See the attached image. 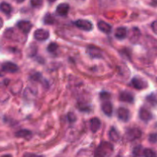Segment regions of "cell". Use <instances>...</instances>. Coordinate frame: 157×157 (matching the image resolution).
<instances>
[{
	"label": "cell",
	"instance_id": "19",
	"mask_svg": "<svg viewBox=\"0 0 157 157\" xmlns=\"http://www.w3.org/2000/svg\"><path fill=\"white\" fill-rule=\"evenodd\" d=\"M109 136H110V140L113 142H117L120 140V134L117 131L116 129L114 127H112L110 130V133H109Z\"/></svg>",
	"mask_w": 157,
	"mask_h": 157
},
{
	"label": "cell",
	"instance_id": "28",
	"mask_svg": "<svg viewBox=\"0 0 157 157\" xmlns=\"http://www.w3.org/2000/svg\"><path fill=\"white\" fill-rule=\"evenodd\" d=\"M149 140L152 144H154V143L157 142V134L156 133H152L149 136Z\"/></svg>",
	"mask_w": 157,
	"mask_h": 157
},
{
	"label": "cell",
	"instance_id": "29",
	"mask_svg": "<svg viewBox=\"0 0 157 157\" xmlns=\"http://www.w3.org/2000/svg\"><path fill=\"white\" fill-rule=\"evenodd\" d=\"M110 98V94H108L107 92H102L101 94V98L102 100H107L109 99Z\"/></svg>",
	"mask_w": 157,
	"mask_h": 157
},
{
	"label": "cell",
	"instance_id": "5",
	"mask_svg": "<svg viewBox=\"0 0 157 157\" xmlns=\"http://www.w3.org/2000/svg\"><path fill=\"white\" fill-rule=\"evenodd\" d=\"M87 55H90L92 58H103V52L95 46H89L87 48Z\"/></svg>",
	"mask_w": 157,
	"mask_h": 157
},
{
	"label": "cell",
	"instance_id": "26",
	"mask_svg": "<svg viewBox=\"0 0 157 157\" xmlns=\"http://www.w3.org/2000/svg\"><path fill=\"white\" fill-rule=\"evenodd\" d=\"M30 2H31V5H32L33 7L38 8V7H40V6L42 5L43 0H31Z\"/></svg>",
	"mask_w": 157,
	"mask_h": 157
},
{
	"label": "cell",
	"instance_id": "31",
	"mask_svg": "<svg viewBox=\"0 0 157 157\" xmlns=\"http://www.w3.org/2000/svg\"><path fill=\"white\" fill-rule=\"evenodd\" d=\"M31 78H32V80H34V81H39V79L41 78V75L38 73L35 74V75H32V76L31 77Z\"/></svg>",
	"mask_w": 157,
	"mask_h": 157
},
{
	"label": "cell",
	"instance_id": "27",
	"mask_svg": "<svg viewBox=\"0 0 157 157\" xmlns=\"http://www.w3.org/2000/svg\"><path fill=\"white\" fill-rule=\"evenodd\" d=\"M67 120H68L70 123H74L76 121L77 117L76 116H75V113H68V114H67Z\"/></svg>",
	"mask_w": 157,
	"mask_h": 157
},
{
	"label": "cell",
	"instance_id": "3",
	"mask_svg": "<svg viewBox=\"0 0 157 157\" xmlns=\"http://www.w3.org/2000/svg\"><path fill=\"white\" fill-rule=\"evenodd\" d=\"M75 25L78 28V29H81L84 31H90L93 29V25L88 20L85 19H78L75 22Z\"/></svg>",
	"mask_w": 157,
	"mask_h": 157
},
{
	"label": "cell",
	"instance_id": "18",
	"mask_svg": "<svg viewBox=\"0 0 157 157\" xmlns=\"http://www.w3.org/2000/svg\"><path fill=\"white\" fill-rule=\"evenodd\" d=\"M15 136L19 138H25V139L29 140L32 137V132L28 130H18L15 133Z\"/></svg>",
	"mask_w": 157,
	"mask_h": 157
},
{
	"label": "cell",
	"instance_id": "4",
	"mask_svg": "<svg viewBox=\"0 0 157 157\" xmlns=\"http://www.w3.org/2000/svg\"><path fill=\"white\" fill-rule=\"evenodd\" d=\"M141 136H142V132L138 128L130 129L129 130H127V133H126L127 139L130 141L139 139L141 137Z\"/></svg>",
	"mask_w": 157,
	"mask_h": 157
},
{
	"label": "cell",
	"instance_id": "9",
	"mask_svg": "<svg viewBox=\"0 0 157 157\" xmlns=\"http://www.w3.org/2000/svg\"><path fill=\"white\" fill-rule=\"evenodd\" d=\"M18 25V29H19L21 32H22L24 34H28L30 32L31 29L32 27V24L29 21H19L17 24Z\"/></svg>",
	"mask_w": 157,
	"mask_h": 157
},
{
	"label": "cell",
	"instance_id": "32",
	"mask_svg": "<svg viewBox=\"0 0 157 157\" xmlns=\"http://www.w3.org/2000/svg\"><path fill=\"white\" fill-rule=\"evenodd\" d=\"M15 1L16 2H18V3H21V2H23L25 0H15Z\"/></svg>",
	"mask_w": 157,
	"mask_h": 157
},
{
	"label": "cell",
	"instance_id": "22",
	"mask_svg": "<svg viewBox=\"0 0 157 157\" xmlns=\"http://www.w3.org/2000/svg\"><path fill=\"white\" fill-rule=\"evenodd\" d=\"M147 99L152 105H156V104H157V94H150Z\"/></svg>",
	"mask_w": 157,
	"mask_h": 157
},
{
	"label": "cell",
	"instance_id": "10",
	"mask_svg": "<svg viewBox=\"0 0 157 157\" xmlns=\"http://www.w3.org/2000/svg\"><path fill=\"white\" fill-rule=\"evenodd\" d=\"M69 9H70V6L67 3H61L57 6L56 12L61 16H65L68 14Z\"/></svg>",
	"mask_w": 157,
	"mask_h": 157
},
{
	"label": "cell",
	"instance_id": "21",
	"mask_svg": "<svg viewBox=\"0 0 157 157\" xmlns=\"http://www.w3.org/2000/svg\"><path fill=\"white\" fill-rule=\"evenodd\" d=\"M55 22V19L53 15L50 13L46 14L44 17V23L45 25H53Z\"/></svg>",
	"mask_w": 157,
	"mask_h": 157
},
{
	"label": "cell",
	"instance_id": "25",
	"mask_svg": "<svg viewBox=\"0 0 157 157\" xmlns=\"http://www.w3.org/2000/svg\"><path fill=\"white\" fill-rule=\"evenodd\" d=\"M142 151H143V147H141V146H137V147H136L134 149H133V155H135V156H141V155L144 156V154L142 153Z\"/></svg>",
	"mask_w": 157,
	"mask_h": 157
},
{
	"label": "cell",
	"instance_id": "33",
	"mask_svg": "<svg viewBox=\"0 0 157 157\" xmlns=\"http://www.w3.org/2000/svg\"><path fill=\"white\" fill-rule=\"evenodd\" d=\"M49 2H55V1H56V0H48Z\"/></svg>",
	"mask_w": 157,
	"mask_h": 157
},
{
	"label": "cell",
	"instance_id": "6",
	"mask_svg": "<svg viewBox=\"0 0 157 157\" xmlns=\"http://www.w3.org/2000/svg\"><path fill=\"white\" fill-rule=\"evenodd\" d=\"M34 38L37 41H45V40H47L49 38V32L42 29H38V30H36L34 32Z\"/></svg>",
	"mask_w": 157,
	"mask_h": 157
},
{
	"label": "cell",
	"instance_id": "17",
	"mask_svg": "<svg viewBox=\"0 0 157 157\" xmlns=\"http://www.w3.org/2000/svg\"><path fill=\"white\" fill-rule=\"evenodd\" d=\"M127 35V30L124 27H119L117 29L116 32H115V36L117 38L120 40L124 39Z\"/></svg>",
	"mask_w": 157,
	"mask_h": 157
},
{
	"label": "cell",
	"instance_id": "8",
	"mask_svg": "<svg viewBox=\"0 0 157 157\" xmlns=\"http://www.w3.org/2000/svg\"><path fill=\"white\" fill-rule=\"evenodd\" d=\"M18 67L15 64L9 61H6L2 64V71L8 73H15L18 71Z\"/></svg>",
	"mask_w": 157,
	"mask_h": 157
},
{
	"label": "cell",
	"instance_id": "23",
	"mask_svg": "<svg viewBox=\"0 0 157 157\" xmlns=\"http://www.w3.org/2000/svg\"><path fill=\"white\" fill-rule=\"evenodd\" d=\"M58 44H56V43L55 42H52L51 44H48V51L49 52H51V53L55 52L57 50H58Z\"/></svg>",
	"mask_w": 157,
	"mask_h": 157
},
{
	"label": "cell",
	"instance_id": "24",
	"mask_svg": "<svg viewBox=\"0 0 157 157\" xmlns=\"http://www.w3.org/2000/svg\"><path fill=\"white\" fill-rule=\"evenodd\" d=\"M144 156L147 157H153L156 156V153L151 149H146L144 150Z\"/></svg>",
	"mask_w": 157,
	"mask_h": 157
},
{
	"label": "cell",
	"instance_id": "30",
	"mask_svg": "<svg viewBox=\"0 0 157 157\" xmlns=\"http://www.w3.org/2000/svg\"><path fill=\"white\" fill-rule=\"evenodd\" d=\"M151 27H152V30H153V32H154L156 35H157V20L153 21V23H152L151 25Z\"/></svg>",
	"mask_w": 157,
	"mask_h": 157
},
{
	"label": "cell",
	"instance_id": "1",
	"mask_svg": "<svg viewBox=\"0 0 157 157\" xmlns=\"http://www.w3.org/2000/svg\"><path fill=\"white\" fill-rule=\"evenodd\" d=\"M113 147L111 144L108 142H103L99 145L95 152V156H108L113 153Z\"/></svg>",
	"mask_w": 157,
	"mask_h": 157
},
{
	"label": "cell",
	"instance_id": "11",
	"mask_svg": "<svg viewBox=\"0 0 157 157\" xmlns=\"http://www.w3.org/2000/svg\"><path fill=\"white\" fill-rule=\"evenodd\" d=\"M120 100L123 102L133 104V101H134V98H133V95L130 92L123 91L120 94Z\"/></svg>",
	"mask_w": 157,
	"mask_h": 157
},
{
	"label": "cell",
	"instance_id": "13",
	"mask_svg": "<svg viewBox=\"0 0 157 157\" xmlns=\"http://www.w3.org/2000/svg\"><path fill=\"white\" fill-rule=\"evenodd\" d=\"M140 31L137 28H133L130 32V40L132 43H136L139 41L140 38Z\"/></svg>",
	"mask_w": 157,
	"mask_h": 157
},
{
	"label": "cell",
	"instance_id": "14",
	"mask_svg": "<svg viewBox=\"0 0 157 157\" xmlns=\"http://www.w3.org/2000/svg\"><path fill=\"white\" fill-rule=\"evenodd\" d=\"M101 122L100 121V119L97 117H94L92 118L91 120L90 121V130L93 133H96L100 128H101Z\"/></svg>",
	"mask_w": 157,
	"mask_h": 157
},
{
	"label": "cell",
	"instance_id": "2",
	"mask_svg": "<svg viewBox=\"0 0 157 157\" xmlns=\"http://www.w3.org/2000/svg\"><path fill=\"white\" fill-rule=\"evenodd\" d=\"M131 84L133 87L137 90H144L148 87V84L147 81L142 78L140 77H134L131 81Z\"/></svg>",
	"mask_w": 157,
	"mask_h": 157
},
{
	"label": "cell",
	"instance_id": "15",
	"mask_svg": "<svg viewBox=\"0 0 157 157\" xmlns=\"http://www.w3.org/2000/svg\"><path fill=\"white\" fill-rule=\"evenodd\" d=\"M152 113L146 108H141L140 110V117L144 121H149L152 119Z\"/></svg>",
	"mask_w": 157,
	"mask_h": 157
},
{
	"label": "cell",
	"instance_id": "12",
	"mask_svg": "<svg viewBox=\"0 0 157 157\" xmlns=\"http://www.w3.org/2000/svg\"><path fill=\"white\" fill-rule=\"evenodd\" d=\"M98 27L101 32H104L106 34H109L111 32L112 27L110 25H109L108 23H107L104 21H99L98 23Z\"/></svg>",
	"mask_w": 157,
	"mask_h": 157
},
{
	"label": "cell",
	"instance_id": "20",
	"mask_svg": "<svg viewBox=\"0 0 157 157\" xmlns=\"http://www.w3.org/2000/svg\"><path fill=\"white\" fill-rule=\"evenodd\" d=\"M0 8H1L2 12L3 13L6 14V15H9V14H10L11 12H12V7H11L10 5L7 2H2L1 3Z\"/></svg>",
	"mask_w": 157,
	"mask_h": 157
},
{
	"label": "cell",
	"instance_id": "16",
	"mask_svg": "<svg viewBox=\"0 0 157 157\" xmlns=\"http://www.w3.org/2000/svg\"><path fill=\"white\" fill-rule=\"evenodd\" d=\"M101 108H102L103 112L107 116H111L112 113H113V105L111 104V103L105 101L101 105Z\"/></svg>",
	"mask_w": 157,
	"mask_h": 157
},
{
	"label": "cell",
	"instance_id": "7",
	"mask_svg": "<svg viewBox=\"0 0 157 157\" xmlns=\"http://www.w3.org/2000/svg\"><path fill=\"white\" fill-rule=\"evenodd\" d=\"M117 113L118 118L124 122H127L130 120V111L126 107H119L117 111Z\"/></svg>",
	"mask_w": 157,
	"mask_h": 157
}]
</instances>
